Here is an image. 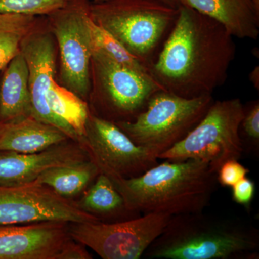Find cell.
<instances>
[{"mask_svg":"<svg viewBox=\"0 0 259 259\" xmlns=\"http://www.w3.org/2000/svg\"><path fill=\"white\" fill-rule=\"evenodd\" d=\"M236 47L226 29L185 5L150 75L162 90L184 98L212 95L226 83Z\"/></svg>","mask_w":259,"mask_h":259,"instance_id":"1","label":"cell"},{"mask_svg":"<svg viewBox=\"0 0 259 259\" xmlns=\"http://www.w3.org/2000/svg\"><path fill=\"white\" fill-rule=\"evenodd\" d=\"M259 231L239 218L203 211L171 216L148 246L146 258L256 259Z\"/></svg>","mask_w":259,"mask_h":259,"instance_id":"2","label":"cell"},{"mask_svg":"<svg viewBox=\"0 0 259 259\" xmlns=\"http://www.w3.org/2000/svg\"><path fill=\"white\" fill-rule=\"evenodd\" d=\"M131 210L170 215L203 211L219 185L217 172L198 160L166 161L133 178L107 176Z\"/></svg>","mask_w":259,"mask_h":259,"instance_id":"3","label":"cell"},{"mask_svg":"<svg viewBox=\"0 0 259 259\" xmlns=\"http://www.w3.org/2000/svg\"><path fill=\"white\" fill-rule=\"evenodd\" d=\"M90 8L94 23L148 68L157 59L179 15V8L163 0H90Z\"/></svg>","mask_w":259,"mask_h":259,"instance_id":"4","label":"cell"},{"mask_svg":"<svg viewBox=\"0 0 259 259\" xmlns=\"http://www.w3.org/2000/svg\"><path fill=\"white\" fill-rule=\"evenodd\" d=\"M214 101L212 95L187 99L159 90L134 120L115 124L135 144L158 158L185 139Z\"/></svg>","mask_w":259,"mask_h":259,"instance_id":"5","label":"cell"},{"mask_svg":"<svg viewBox=\"0 0 259 259\" xmlns=\"http://www.w3.org/2000/svg\"><path fill=\"white\" fill-rule=\"evenodd\" d=\"M244 112L239 98L213 102L203 118L185 139L158 158L169 161L198 160L218 173L225 162L241 158L243 148L239 127Z\"/></svg>","mask_w":259,"mask_h":259,"instance_id":"6","label":"cell"},{"mask_svg":"<svg viewBox=\"0 0 259 259\" xmlns=\"http://www.w3.org/2000/svg\"><path fill=\"white\" fill-rule=\"evenodd\" d=\"M163 90L150 75L127 69L94 46L91 93L95 115L111 122H131L146 110L155 93Z\"/></svg>","mask_w":259,"mask_h":259,"instance_id":"7","label":"cell"},{"mask_svg":"<svg viewBox=\"0 0 259 259\" xmlns=\"http://www.w3.org/2000/svg\"><path fill=\"white\" fill-rule=\"evenodd\" d=\"M90 0H71L47 16L60 55V84L87 101L91 93L94 49Z\"/></svg>","mask_w":259,"mask_h":259,"instance_id":"8","label":"cell"},{"mask_svg":"<svg viewBox=\"0 0 259 259\" xmlns=\"http://www.w3.org/2000/svg\"><path fill=\"white\" fill-rule=\"evenodd\" d=\"M171 215L148 213L115 223H69L70 236L104 259H139L163 231Z\"/></svg>","mask_w":259,"mask_h":259,"instance_id":"9","label":"cell"},{"mask_svg":"<svg viewBox=\"0 0 259 259\" xmlns=\"http://www.w3.org/2000/svg\"><path fill=\"white\" fill-rule=\"evenodd\" d=\"M99 221L96 216L81 209L77 202L59 195L47 186L35 182L13 187L0 186V224Z\"/></svg>","mask_w":259,"mask_h":259,"instance_id":"10","label":"cell"},{"mask_svg":"<svg viewBox=\"0 0 259 259\" xmlns=\"http://www.w3.org/2000/svg\"><path fill=\"white\" fill-rule=\"evenodd\" d=\"M85 139L90 158L107 176L133 178L158 163L153 153L135 144L115 122L92 111L87 122Z\"/></svg>","mask_w":259,"mask_h":259,"instance_id":"11","label":"cell"},{"mask_svg":"<svg viewBox=\"0 0 259 259\" xmlns=\"http://www.w3.org/2000/svg\"><path fill=\"white\" fill-rule=\"evenodd\" d=\"M69 223L0 224V259H91L70 236Z\"/></svg>","mask_w":259,"mask_h":259,"instance_id":"12","label":"cell"},{"mask_svg":"<svg viewBox=\"0 0 259 259\" xmlns=\"http://www.w3.org/2000/svg\"><path fill=\"white\" fill-rule=\"evenodd\" d=\"M42 23L37 20L20 42V52L28 67L31 116L57 127L70 140L81 145L74 130L56 117L48 105V92L56 79L57 44L47 24Z\"/></svg>","mask_w":259,"mask_h":259,"instance_id":"13","label":"cell"},{"mask_svg":"<svg viewBox=\"0 0 259 259\" xmlns=\"http://www.w3.org/2000/svg\"><path fill=\"white\" fill-rule=\"evenodd\" d=\"M69 141L36 153L0 151V186L27 185L35 182L42 173L51 168L90 159L81 145Z\"/></svg>","mask_w":259,"mask_h":259,"instance_id":"14","label":"cell"},{"mask_svg":"<svg viewBox=\"0 0 259 259\" xmlns=\"http://www.w3.org/2000/svg\"><path fill=\"white\" fill-rule=\"evenodd\" d=\"M181 3L216 20L233 37L258 39L259 7L254 0H181Z\"/></svg>","mask_w":259,"mask_h":259,"instance_id":"15","label":"cell"},{"mask_svg":"<svg viewBox=\"0 0 259 259\" xmlns=\"http://www.w3.org/2000/svg\"><path fill=\"white\" fill-rule=\"evenodd\" d=\"M69 140L57 127L31 115L0 123V151L36 153Z\"/></svg>","mask_w":259,"mask_h":259,"instance_id":"16","label":"cell"},{"mask_svg":"<svg viewBox=\"0 0 259 259\" xmlns=\"http://www.w3.org/2000/svg\"><path fill=\"white\" fill-rule=\"evenodd\" d=\"M30 115L28 67L20 51L5 67L0 83V123Z\"/></svg>","mask_w":259,"mask_h":259,"instance_id":"17","label":"cell"},{"mask_svg":"<svg viewBox=\"0 0 259 259\" xmlns=\"http://www.w3.org/2000/svg\"><path fill=\"white\" fill-rule=\"evenodd\" d=\"M86 212L104 218H117V222L134 219L141 215L127 208L123 197L105 174L100 172L95 183L77 202ZM97 217V216H96Z\"/></svg>","mask_w":259,"mask_h":259,"instance_id":"18","label":"cell"},{"mask_svg":"<svg viewBox=\"0 0 259 259\" xmlns=\"http://www.w3.org/2000/svg\"><path fill=\"white\" fill-rule=\"evenodd\" d=\"M100 173L98 166L90 158L69 166L51 168L42 173L34 182L47 186L59 195L69 198L86 188Z\"/></svg>","mask_w":259,"mask_h":259,"instance_id":"19","label":"cell"},{"mask_svg":"<svg viewBox=\"0 0 259 259\" xmlns=\"http://www.w3.org/2000/svg\"><path fill=\"white\" fill-rule=\"evenodd\" d=\"M51 112L79 136L81 146H86V125L90 110L87 101L54 80L47 94ZM86 149V148H85Z\"/></svg>","mask_w":259,"mask_h":259,"instance_id":"20","label":"cell"},{"mask_svg":"<svg viewBox=\"0 0 259 259\" xmlns=\"http://www.w3.org/2000/svg\"><path fill=\"white\" fill-rule=\"evenodd\" d=\"M91 28L94 46L95 47L103 51L112 60L121 66L134 70L141 74L150 75L149 68L147 66L133 55L109 32L94 23L93 19L91 22Z\"/></svg>","mask_w":259,"mask_h":259,"instance_id":"21","label":"cell"},{"mask_svg":"<svg viewBox=\"0 0 259 259\" xmlns=\"http://www.w3.org/2000/svg\"><path fill=\"white\" fill-rule=\"evenodd\" d=\"M71 0H0V13L48 16L64 8Z\"/></svg>","mask_w":259,"mask_h":259,"instance_id":"22","label":"cell"},{"mask_svg":"<svg viewBox=\"0 0 259 259\" xmlns=\"http://www.w3.org/2000/svg\"><path fill=\"white\" fill-rule=\"evenodd\" d=\"M243 153H258L259 149V102H252L245 107L244 115L239 127Z\"/></svg>","mask_w":259,"mask_h":259,"instance_id":"23","label":"cell"},{"mask_svg":"<svg viewBox=\"0 0 259 259\" xmlns=\"http://www.w3.org/2000/svg\"><path fill=\"white\" fill-rule=\"evenodd\" d=\"M30 30L0 31V71L20 53V42Z\"/></svg>","mask_w":259,"mask_h":259,"instance_id":"24","label":"cell"},{"mask_svg":"<svg viewBox=\"0 0 259 259\" xmlns=\"http://www.w3.org/2000/svg\"><path fill=\"white\" fill-rule=\"evenodd\" d=\"M248 173L249 169L239 163L238 160H228L218 170V183L223 187H232Z\"/></svg>","mask_w":259,"mask_h":259,"instance_id":"25","label":"cell"},{"mask_svg":"<svg viewBox=\"0 0 259 259\" xmlns=\"http://www.w3.org/2000/svg\"><path fill=\"white\" fill-rule=\"evenodd\" d=\"M37 21V17L0 13L1 30H29Z\"/></svg>","mask_w":259,"mask_h":259,"instance_id":"26","label":"cell"},{"mask_svg":"<svg viewBox=\"0 0 259 259\" xmlns=\"http://www.w3.org/2000/svg\"><path fill=\"white\" fill-rule=\"evenodd\" d=\"M255 190L254 182L245 177L232 187V197L237 204L246 207L251 203Z\"/></svg>","mask_w":259,"mask_h":259,"instance_id":"27","label":"cell"},{"mask_svg":"<svg viewBox=\"0 0 259 259\" xmlns=\"http://www.w3.org/2000/svg\"><path fill=\"white\" fill-rule=\"evenodd\" d=\"M166 2L167 4L171 5L174 8H179L182 3H181V0H163Z\"/></svg>","mask_w":259,"mask_h":259,"instance_id":"28","label":"cell"},{"mask_svg":"<svg viewBox=\"0 0 259 259\" xmlns=\"http://www.w3.org/2000/svg\"><path fill=\"white\" fill-rule=\"evenodd\" d=\"M258 71V67L255 68L254 70H253V72L250 74V81H251L252 83H254V86L255 88H257L256 86V73ZM258 89V88H257Z\"/></svg>","mask_w":259,"mask_h":259,"instance_id":"29","label":"cell"},{"mask_svg":"<svg viewBox=\"0 0 259 259\" xmlns=\"http://www.w3.org/2000/svg\"><path fill=\"white\" fill-rule=\"evenodd\" d=\"M254 2L255 4L258 5V6L259 7V0H254Z\"/></svg>","mask_w":259,"mask_h":259,"instance_id":"30","label":"cell"}]
</instances>
